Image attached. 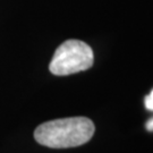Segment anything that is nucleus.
<instances>
[{
  "label": "nucleus",
  "mask_w": 153,
  "mask_h": 153,
  "mask_svg": "<svg viewBox=\"0 0 153 153\" xmlns=\"http://www.w3.org/2000/svg\"><path fill=\"white\" fill-rule=\"evenodd\" d=\"M95 131L94 124L86 117H69L43 123L34 131L35 141L47 148H76L88 143Z\"/></svg>",
  "instance_id": "nucleus-1"
},
{
  "label": "nucleus",
  "mask_w": 153,
  "mask_h": 153,
  "mask_svg": "<svg viewBox=\"0 0 153 153\" xmlns=\"http://www.w3.org/2000/svg\"><path fill=\"white\" fill-rule=\"evenodd\" d=\"M93 61V50L88 43L79 40H67L55 51L49 71L57 76H67L90 69Z\"/></svg>",
  "instance_id": "nucleus-2"
},
{
  "label": "nucleus",
  "mask_w": 153,
  "mask_h": 153,
  "mask_svg": "<svg viewBox=\"0 0 153 153\" xmlns=\"http://www.w3.org/2000/svg\"><path fill=\"white\" fill-rule=\"evenodd\" d=\"M144 103H145V108H146V109L150 110V111H153V90L149 95L145 97Z\"/></svg>",
  "instance_id": "nucleus-3"
},
{
  "label": "nucleus",
  "mask_w": 153,
  "mask_h": 153,
  "mask_svg": "<svg viewBox=\"0 0 153 153\" xmlns=\"http://www.w3.org/2000/svg\"><path fill=\"white\" fill-rule=\"evenodd\" d=\"M146 129H148L149 131H153V118H151L150 120L146 123Z\"/></svg>",
  "instance_id": "nucleus-4"
}]
</instances>
